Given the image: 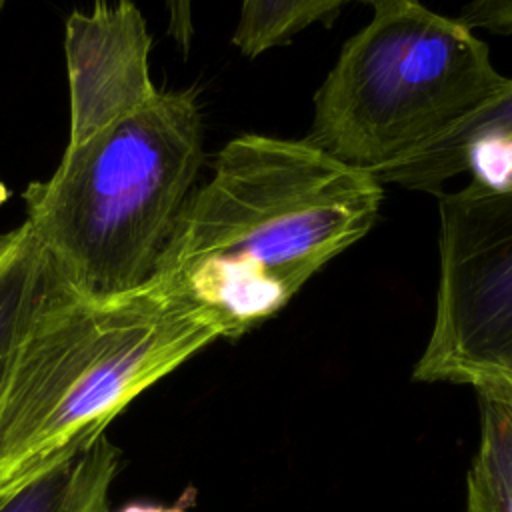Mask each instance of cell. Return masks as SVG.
Listing matches in <instances>:
<instances>
[{
    "label": "cell",
    "instance_id": "5bb4252c",
    "mask_svg": "<svg viewBox=\"0 0 512 512\" xmlns=\"http://www.w3.org/2000/svg\"><path fill=\"white\" fill-rule=\"evenodd\" d=\"M482 382H502V384L512 386V356H510L508 360H504L502 364L494 366L492 370L484 372L482 376H478L470 386L474 388V386H478V384H482Z\"/></svg>",
    "mask_w": 512,
    "mask_h": 512
},
{
    "label": "cell",
    "instance_id": "5b68a950",
    "mask_svg": "<svg viewBox=\"0 0 512 512\" xmlns=\"http://www.w3.org/2000/svg\"><path fill=\"white\" fill-rule=\"evenodd\" d=\"M438 198V288L426 352L470 380L512 356V194L474 182Z\"/></svg>",
    "mask_w": 512,
    "mask_h": 512
},
{
    "label": "cell",
    "instance_id": "8992f818",
    "mask_svg": "<svg viewBox=\"0 0 512 512\" xmlns=\"http://www.w3.org/2000/svg\"><path fill=\"white\" fill-rule=\"evenodd\" d=\"M150 46L146 20L132 0H98L88 12L68 16V144L88 140L158 94L150 78Z\"/></svg>",
    "mask_w": 512,
    "mask_h": 512
},
{
    "label": "cell",
    "instance_id": "e0dca14e",
    "mask_svg": "<svg viewBox=\"0 0 512 512\" xmlns=\"http://www.w3.org/2000/svg\"><path fill=\"white\" fill-rule=\"evenodd\" d=\"M356 2H362V4H368V6H372L374 10L378 8V6H382V4H386V2H392V0H356Z\"/></svg>",
    "mask_w": 512,
    "mask_h": 512
},
{
    "label": "cell",
    "instance_id": "52a82bcc",
    "mask_svg": "<svg viewBox=\"0 0 512 512\" xmlns=\"http://www.w3.org/2000/svg\"><path fill=\"white\" fill-rule=\"evenodd\" d=\"M512 194V78L448 132L374 172L382 184L440 194L456 176Z\"/></svg>",
    "mask_w": 512,
    "mask_h": 512
},
{
    "label": "cell",
    "instance_id": "9a60e30c",
    "mask_svg": "<svg viewBox=\"0 0 512 512\" xmlns=\"http://www.w3.org/2000/svg\"><path fill=\"white\" fill-rule=\"evenodd\" d=\"M474 390L490 394V396L506 402L510 406V410H512V386L502 384V382H482V384L474 386Z\"/></svg>",
    "mask_w": 512,
    "mask_h": 512
},
{
    "label": "cell",
    "instance_id": "9c48e42d",
    "mask_svg": "<svg viewBox=\"0 0 512 512\" xmlns=\"http://www.w3.org/2000/svg\"><path fill=\"white\" fill-rule=\"evenodd\" d=\"M54 274L28 222L0 234V378Z\"/></svg>",
    "mask_w": 512,
    "mask_h": 512
},
{
    "label": "cell",
    "instance_id": "ac0fdd59",
    "mask_svg": "<svg viewBox=\"0 0 512 512\" xmlns=\"http://www.w3.org/2000/svg\"><path fill=\"white\" fill-rule=\"evenodd\" d=\"M4 2H6V0H0V10H2V6H4Z\"/></svg>",
    "mask_w": 512,
    "mask_h": 512
},
{
    "label": "cell",
    "instance_id": "6da1fadb",
    "mask_svg": "<svg viewBox=\"0 0 512 512\" xmlns=\"http://www.w3.org/2000/svg\"><path fill=\"white\" fill-rule=\"evenodd\" d=\"M382 182L308 140L240 134L186 198L156 270L240 338L376 224Z\"/></svg>",
    "mask_w": 512,
    "mask_h": 512
},
{
    "label": "cell",
    "instance_id": "ba28073f",
    "mask_svg": "<svg viewBox=\"0 0 512 512\" xmlns=\"http://www.w3.org/2000/svg\"><path fill=\"white\" fill-rule=\"evenodd\" d=\"M118 452L102 432L62 454L30 482L0 496V512H106Z\"/></svg>",
    "mask_w": 512,
    "mask_h": 512
},
{
    "label": "cell",
    "instance_id": "7c38bea8",
    "mask_svg": "<svg viewBox=\"0 0 512 512\" xmlns=\"http://www.w3.org/2000/svg\"><path fill=\"white\" fill-rule=\"evenodd\" d=\"M456 18L470 30L512 34V0H470Z\"/></svg>",
    "mask_w": 512,
    "mask_h": 512
},
{
    "label": "cell",
    "instance_id": "277c9868",
    "mask_svg": "<svg viewBox=\"0 0 512 512\" xmlns=\"http://www.w3.org/2000/svg\"><path fill=\"white\" fill-rule=\"evenodd\" d=\"M506 82L488 44L458 18L392 0L342 46L314 94L304 140L374 174L448 132Z\"/></svg>",
    "mask_w": 512,
    "mask_h": 512
},
{
    "label": "cell",
    "instance_id": "3957f363",
    "mask_svg": "<svg viewBox=\"0 0 512 512\" xmlns=\"http://www.w3.org/2000/svg\"><path fill=\"white\" fill-rule=\"evenodd\" d=\"M204 160L194 90L158 94L84 142L24 190L26 222L60 276L88 296L144 284Z\"/></svg>",
    "mask_w": 512,
    "mask_h": 512
},
{
    "label": "cell",
    "instance_id": "4fadbf2b",
    "mask_svg": "<svg viewBox=\"0 0 512 512\" xmlns=\"http://www.w3.org/2000/svg\"><path fill=\"white\" fill-rule=\"evenodd\" d=\"M168 12V34L182 56H188L194 38L192 0H164Z\"/></svg>",
    "mask_w": 512,
    "mask_h": 512
},
{
    "label": "cell",
    "instance_id": "8fae6325",
    "mask_svg": "<svg viewBox=\"0 0 512 512\" xmlns=\"http://www.w3.org/2000/svg\"><path fill=\"white\" fill-rule=\"evenodd\" d=\"M348 2L356 0H242L232 44L242 56L256 58L316 22H330Z\"/></svg>",
    "mask_w": 512,
    "mask_h": 512
},
{
    "label": "cell",
    "instance_id": "7a4b0ae2",
    "mask_svg": "<svg viewBox=\"0 0 512 512\" xmlns=\"http://www.w3.org/2000/svg\"><path fill=\"white\" fill-rule=\"evenodd\" d=\"M218 338L220 320L166 272L88 296L54 268L0 378V496L100 436L138 394Z\"/></svg>",
    "mask_w": 512,
    "mask_h": 512
},
{
    "label": "cell",
    "instance_id": "2e32d148",
    "mask_svg": "<svg viewBox=\"0 0 512 512\" xmlns=\"http://www.w3.org/2000/svg\"><path fill=\"white\" fill-rule=\"evenodd\" d=\"M120 512H184L182 506H154V504H130Z\"/></svg>",
    "mask_w": 512,
    "mask_h": 512
},
{
    "label": "cell",
    "instance_id": "30bf717a",
    "mask_svg": "<svg viewBox=\"0 0 512 512\" xmlns=\"http://www.w3.org/2000/svg\"><path fill=\"white\" fill-rule=\"evenodd\" d=\"M480 440L468 470L466 512H512V410L478 392Z\"/></svg>",
    "mask_w": 512,
    "mask_h": 512
}]
</instances>
